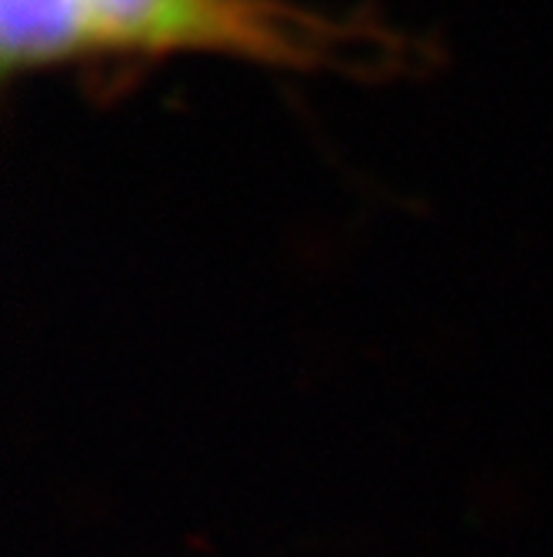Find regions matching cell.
<instances>
[{
	"instance_id": "6da1fadb",
	"label": "cell",
	"mask_w": 553,
	"mask_h": 557,
	"mask_svg": "<svg viewBox=\"0 0 553 557\" xmlns=\"http://www.w3.org/2000/svg\"><path fill=\"white\" fill-rule=\"evenodd\" d=\"M397 50L374 24L293 0H0L4 71L224 54L293 71L370 67Z\"/></svg>"
}]
</instances>
